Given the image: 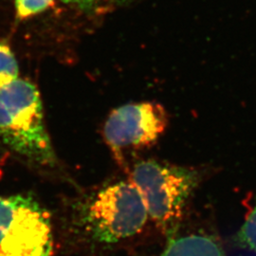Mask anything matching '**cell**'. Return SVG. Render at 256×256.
<instances>
[{
	"mask_svg": "<svg viewBox=\"0 0 256 256\" xmlns=\"http://www.w3.org/2000/svg\"><path fill=\"white\" fill-rule=\"evenodd\" d=\"M169 238L167 247L160 256H224L218 242L209 236Z\"/></svg>",
	"mask_w": 256,
	"mask_h": 256,
	"instance_id": "6",
	"label": "cell"
},
{
	"mask_svg": "<svg viewBox=\"0 0 256 256\" xmlns=\"http://www.w3.org/2000/svg\"><path fill=\"white\" fill-rule=\"evenodd\" d=\"M0 140L36 164H54L40 93L32 82L16 79L0 88Z\"/></svg>",
	"mask_w": 256,
	"mask_h": 256,
	"instance_id": "1",
	"label": "cell"
},
{
	"mask_svg": "<svg viewBox=\"0 0 256 256\" xmlns=\"http://www.w3.org/2000/svg\"><path fill=\"white\" fill-rule=\"evenodd\" d=\"M168 124L166 110L153 102L128 104L113 110L104 126L106 144L120 164L126 151L151 146Z\"/></svg>",
	"mask_w": 256,
	"mask_h": 256,
	"instance_id": "5",
	"label": "cell"
},
{
	"mask_svg": "<svg viewBox=\"0 0 256 256\" xmlns=\"http://www.w3.org/2000/svg\"><path fill=\"white\" fill-rule=\"evenodd\" d=\"M66 3L72 4L82 10L92 9L97 0H63Z\"/></svg>",
	"mask_w": 256,
	"mask_h": 256,
	"instance_id": "10",
	"label": "cell"
},
{
	"mask_svg": "<svg viewBox=\"0 0 256 256\" xmlns=\"http://www.w3.org/2000/svg\"><path fill=\"white\" fill-rule=\"evenodd\" d=\"M148 216L137 188L130 182H120L97 194L88 206L86 221L97 241L116 243L138 234Z\"/></svg>",
	"mask_w": 256,
	"mask_h": 256,
	"instance_id": "4",
	"label": "cell"
},
{
	"mask_svg": "<svg viewBox=\"0 0 256 256\" xmlns=\"http://www.w3.org/2000/svg\"><path fill=\"white\" fill-rule=\"evenodd\" d=\"M238 240L244 246L256 252V202L238 234Z\"/></svg>",
	"mask_w": 256,
	"mask_h": 256,
	"instance_id": "8",
	"label": "cell"
},
{
	"mask_svg": "<svg viewBox=\"0 0 256 256\" xmlns=\"http://www.w3.org/2000/svg\"><path fill=\"white\" fill-rule=\"evenodd\" d=\"M54 0H16V14L19 18L25 19L44 12Z\"/></svg>",
	"mask_w": 256,
	"mask_h": 256,
	"instance_id": "9",
	"label": "cell"
},
{
	"mask_svg": "<svg viewBox=\"0 0 256 256\" xmlns=\"http://www.w3.org/2000/svg\"><path fill=\"white\" fill-rule=\"evenodd\" d=\"M130 182L140 194L148 216L171 236L185 203L196 186L198 176L186 168L149 160L133 167Z\"/></svg>",
	"mask_w": 256,
	"mask_h": 256,
	"instance_id": "2",
	"label": "cell"
},
{
	"mask_svg": "<svg viewBox=\"0 0 256 256\" xmlns=\"http://www.w3.org/2000/svg\"><path fill=\"white\" fill-rule=\"evenodd\" d=\"M18 60L10 48L0 42V88L18 79Z\"/></svg>",
	"mask_w": 256,
	"mask_h": 256,
	"instance_id": "7",
	"label": "cell"
},
{
	"mask_svg": "<svg viewBox=\"0 0 256 256\" xmlns=\"http://www.w3.org/2000/svg\"><path fill=\"white\" fill-rule=\"evenodd\" d=\"M50 214L27 196H0V256H52Z\"/></svg>",
	"mask_w": 256,
	"mask_h": 256,
	"instance_id": "3",
	"label": "cell"
},
{
	"mask_svg": "<svg viewBox=\"0 0 256 256\" xmlns=\"http://www.w3.org/2000/svg\"><path fill=\"white\" fill-rule=\"evenodd\" d=\"M120 2H126V1H128V0H119Z\"/></svg>",
	"mask_w": 256,
	"mask_h": 256,
	"instance_id": "11",
	"label": "cell"
}]
</instances>
